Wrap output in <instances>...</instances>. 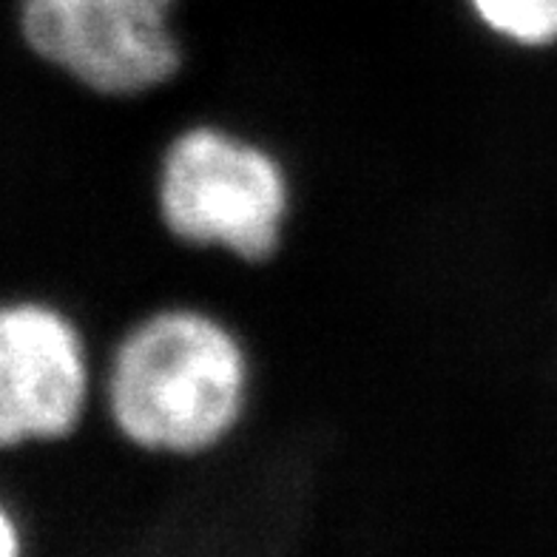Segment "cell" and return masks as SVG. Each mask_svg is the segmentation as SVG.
Masks as SVG:
<instances>
[{
    "instance_id": "obj_1",
    "label": "cell",
    "mask_w": 557,
    "mask_h": 557,
    "mask_svg": "<svg viewBox=\"0 0 557 557\" xmlns=\"http://www.w3.org/2000/svg\"><path fill=\"white\" fill-rule=\"evenodd\" d=\"M248 331L202 301L143 308L106 359L103 407L125 447L157 463H199L248 430L259 393Z\"/></svg>"
},
{
    "instance_id": "obj_4",
    "label": "cell",
    "mask_w": 557,
    "mask_h": 557,
    "mask_svg": "<svg viewBox=\"0 0 557 557\" xmlns=\"http://www.w3.org/2000/svg\"><path fill=\"white\" fill-rule=\"evenodd\" d=\"M91 404L86 336L40 301L0 308V447L72 438Z\"/></svg>"
},
{
    "instance_id": "obj_6",
    "label": "cell",
    "mask_w": 557,
    "mask_h": 557,
    "mask_svg": "<svg viewBox=\"0 0 557 557\" xmlns=\"http://www.w3.org/2000/svg\"><path fill=\"white\" fill-rule=\"evenodd\" d=\"M17 552H21V532L7 515V509L0 506V557H12Z\"/></svg>"
},
{
    "instance_id": "obj_2",
    "label": "cell",
    "mask_w": 557,
    "mask_h": 557,
    "mask_svg": "<svg viewBox=\"0 0 557 557\" xmlns=\"http://www.w3.org/2000/svg\"><path fill=\"white\" fill-rule=\"evenodd\" d=\"M296 211L294 162L245 125L194 120L157 148L151 213L188 253L271 268L294 243Z\"/></svg>"
},
{
    "instance_id": "obj_5",
    "label": "cell",
    "mask_w": 557,
    "mask_h": 557,
    "mask_svg": "<svg viewBox=\"0 0 557 557\" xmlns=\"http://www.w3.org/2000/svg\"><path fill=\"white\" fill-rule=\"evenodd\" d=\"M478 35L518 58L557 54V0H461Z\"/></svg>"
},
{
    "instance_id": "obj_3",
    "label": "cell",
    "mask_w": 557,
    "mask_h": 557,
    "mask_svg": "<svg viewBox=\"0 0 557 557\" xmlns=\"http://www.w3.org/2000/svg\"><path fill=\"white\" fill-rule=\"evenodd\" d=\"M185 0H23V40L46 66L109 103H139L180 83L191 46Z\"/></svg>"
}]
</instances>
